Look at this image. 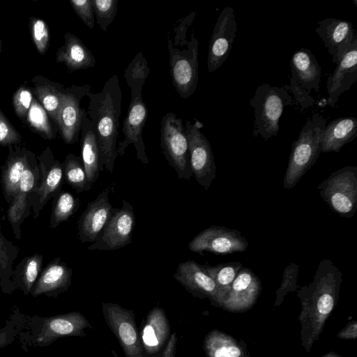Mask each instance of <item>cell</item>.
<instances>
[{"mask_svg":"<svg viewBox=\"0 0 357 357\" xmlns=\"http://www.w3.org/2000/svg\"><path fill=\"white\" fill-rule=\"evenodd\" d=\"M41 181V172L35 156L29 151L28 160L20 182L19 190L10 204L13 208L30 213Z\"/></svg>","mask_w":357,"mask_h":357,"instance_id":"4316f807","label":"cell"},{"mask_svg":"<svg viewBox=\"0 0 357 357\" xmlns=\"http://www.w3.org/2000/svg\"><path fill=\"white\" fill-rule=\"evenodd\" d=\"M292 103V97L284 86H272L269 84L259 85L250 100L255 114L252 135H260L264 140L276 136L283 110Z\"/></svg>","mask_w":357,"mask_h":357,"instance_id":"8992f818","label":"cell"},{"mask_svg":"<svg viewBox=\"0 0 357 357\" xmlns=\"http://www.w3.org/2000/svg\"><path fill=\"white\" fill-rule=\"evenodd\" d=\"M237 31L235 14L226 6L220 13L212 32L207 56L208 73L218 69L227 59Z\"/></svg>","mask_w":357,"mask_h":357,"instance_id":"5bb4252c","label":"cell"},{"mask_svg":"<svg viewBox=\"0 0 357 357\" xmlns=\"http://www.w3.org/2000/svg\"><path fill=\"white\" fill-rule=\"evenodd\" d=\"M290 84L297 86L307 94L312 90L319 92L321 67L310 50L301 48L295 52L290 61Z\"/></svg>","mask_w":357,"mask_h":357,"instance_id":"603a6c76","label":"cell"},{"mask_svg":"<svg viewBox=\"0 0 357 357\" xmlns=\"http://www.w3.org/2000/svg\"><path fill=\"white\" fill-rule=\"evenodd\" d=\"M316 32L337 64L354 41L357 39L351 22L340 19L327 17L317 22Z\"/></svg>","mask_w":357,"mask_h":357,"instance_id":"d6986e66","label":"cell"},{"mask_svg":"<svg viewBox=\"0 0 357 357\" xmlns=\"http://www.w3.org/2000/svg\"><path fill=\"white\" fill-rule=\"evenodd\" d=\"M43 257L36 253L24 258L16 266L12 278L16 286L24 295L31 292L43 266Z\"/></svg>","mask_w":357,"mask_h":357,"instance_id":"1f68e13d","label":"cell"},{"mask_svg":"<svg viewBox=\"0 0 357 357\" xmlns=\"http://www.w3.org/2000/svg\"><path fill=\"white\" fill-rule=\"evenodd\" d=\"M26 123L44 139L52 140L56 137L47 112L35 97L28 112Z\"/></svg>","mask_w":357,"mask_h":357,"instance_id":"d590c367","label":"cell"},{"mask_svg":"<svg viewBox=\"0 0 357 357\" xmlns=\"http://www.w3.org/2000/svg\"><path fill=\"white\" fill-rule=\"evenodd\" d=\"M29 31L38 53L45 54L50 45V31L46 22L39 17H31Z\"/></svg>","mask_w":357,"mask_h":357,"instance_id":"f35d334b","label":"cell"},{"mask_svg":"<svg viewBox=\"0 0 357 357\" xmlns=\"http://www.w3.org/2000/svg\"><path fill=\"white\" fill-rule=\"evenodd\" d=\"M174 278L194 296L208 298L220 307L218 287L203 265L191 259L182 262L178 265Z\"/></svg>","mask_w":357,"mask_h":357,"instance_id":"ac0fdd59","label":"cell"},{"mask_svg":"<svg viewBox=\"0 0 357 357\" xmlns=\"http://www.w3.org/2000/svg\"><path fill=\"white\" fill-rule=\"evenodd\" d=\"M135 223L133 207L123 200L121 208H116L109 222L89 250H115L132 242Z\"/></svg>","mask_w":357,"mask_h":357,"instance_id":"7c38bea8","label":"cell"},{"mask_svg":"<svg viewBox=\"0 0 357 357\" xmlns=\"http://www.w3.org/2000/svg\"><path fill=\"white\" fill-rule=\"evenodd\" d=\"M342 281L341 271L331 259H323L312 281L297 291L301 303L298 317L301 345L307 353L319 340L326 320L337 304Z\"/></svg>","mask_w":357,"mask_h":357,"instance_id":"6da1fadb","label":"cell"},{"mask_svg":"<svg viewBox=\"0 0 357 357\" xmlns=\"http://www.w3.org/2000/svg\"><path fill=\"white\" fill-rule=\"evenodd\" d=\"M321 357H342V356L337 355V354H335L333 351H330V352H328L326 354L323 355Z\"/></svg>","mask_w":357,"mask_h":357,"instance_id":"bcb514c9","label":"cell"},{"mask_svg":"<svg viewBox=\"0 0 357 357\" xmlns=\"http://www.w3.org/2000/svg\"><path fill=\"white\" fill-rule=\"evenodd\" d=\"M31 82L33 85L31 89L33 94L57 125L62 95L66 88L61 83L53 82L42 75L35 76Z\"/></svg>","mask_w":357,"mask_h":357,"instance_id":"f546056e","label":"cell"},{"mask_svg":"<svg viewBox=\"0 0 357 357\" xmlns=\"http://www.w3.org/2000/svg\"><path fill=\"white\" fill-rule=\"evenodd\" d=\"M317 189L335 213L344 218L353 217L357 208V167L346 166L337 170Z\"/></svg>","mask_w":357,"mask_h":357,"instance_id":"52a82bcc","label":"cell"},{"mask_svg":"<svg viewBox=\"0 0 357 357\" xmlns=\"http://www.w3.org/2000/svg\"><path fill=\"white\" fill-rule=\"evenodd\" d=\"M33 98L31 89L23 84L15 91L12 98V104L15 114L26 123L28 112Z\"/></svg>","mask_w":357,"mask_h":357,"instance_id":"60d3db41","label":"cell"},{"mask_svg":"<svg viewBox=\"0 0 357 357\" xmlns=\"http://www.w3.org/2000/svg\"><path fill=\"white\" fill-rule=\"evenodd\" d=\"M56 61L63 63L71 72L92 68L96 59L91 50L76 36L67 32L64 44L58 50Z\"/></svg>","mask_w":357,"mask_h":357,"instance_id":"f1b7e54d","label":"cell"},{"mask_svg":"<svg viewBox=\"0 0 357 357\" xmlns=\"http://www.w3.org/2000/svg\"><path fill=\"white\" fill-rule=\"evenodd\" d=\"M80 201L70 192L61 190L54 198L50 216V225L56 228L61 222L66 221L78 209Z\"/></svg>","mask_w":357,"mask_h":357,"instance_id":"e575fe53","label":"cell"},{"mask_svg":"<svg viewBox=\"0 0 357 357\" xmlns=\"http://www.w3.org/2000/svg\"><path fill=\"white\" fill-rule=\"evenodd\" d=\"M195 14L192 12L176 22L173 29L174 40L169 33L167 36L172 84L183 99L194 93L198 83V40L193 31L188 37Z\"/></svg>","mask_w":357,"mask_h":357,"instance_id":"277c9868","label":"cell"},{"mask_svg":"<svg viewBox=\"0 0 357 357\" xmlns=\"http://www.w3.org/2000/svg\"><path fill=\"white\" fill-rule=\"evenodd\" d=\"M326 119L319 113H314L306 121L294 142L289 162L283 180V187L293 188L303 176L314 165L321 153V133Z\"/></svg>","mask_w":357,"mask_h":357,"instance_id":"5b68a950","label":"cell"},{"mask_svg":"<svg viewBox=\"0 0 357 357\" xmlns=\"http://www.w3.org/2000/svg\"><path fill=\"white\" fill-rule=\"evenodd\" d=\"M1 50H2V41H1V39L0 38V54L1 52Z\"/></svg>","mask_w":357,"mask_h":357,"instance_id":"7dc6e473","label":"cell"},{"mask_svg":"<svg viewBox=\"0 0 357 357\" xmlns=\"http://www.w3.org/2000/svg\"><path fill=\"white\" fill-rule=\"evenodd\" d=\"M22 137L8 118L0 109V145L13 146L19 144Z\"/></svg>","mask_w":357,"mask_h":357,"instance_id":"b9f144b4","label":"cell"},{"mask_svg":"<svg viewBox=\"0 0 357 357\" xmlns=\"http://www.w3.org/2000/svg\"><path fill=\"white\" fill-rule=\"evenodd\" d=\"M1 357V356H0Z\"/></svg>","mask_w":357,"mask_h":357,"instance_id":"c3c4849f","label":"cell"},{"mask_svg":"<svg viewBox=\"0 0 357 357\" xmlns=\"http://www.w3.org/2000/svg\"><path fill=\"white\" fill-rule=\"evenodd\" d=\"M185 122V133L188 139L190 166L197 182L207 190L216 176V167L211 144L201 132L203 124Z\"/></svg>","mask_w":357,"mask_h":357,"instance_id":"9c48e42d","label":"cell"},{"mask_svg":"<svg viewBox=\"0 0 357 357\" xmlns=\"http://www.w3.org/2000/svg\"><path fill=\"white\" fill-rule=\"evenodd\" d=\"M38 160L41 172V181L31 208L34 218L38 217L47 202L61 191L64 180L62 163L55 159L49 146L40 153Z\"/></svg>","mask_w":357,"mask_h":357,"instance_id":"9a60e30c","label":"cell"},{"mask_svg":"<svg viewBox=\"0 0 357 357\" xmlns=\"http://www.w3.org/2000/svg\"><path fill=\"white\" fill-rule=\"evenodd\" d=\"M93 328L89 320L79 312H71L43 319L36 342L47 346L63 337H84Z\"/></svg>","mask_w":357,"mask_h":357,"instance_id":"e0dca14e","label":"cell"},{"mask_svg":"<svg viewBox=\"0 0 357 357\" xmlns=\"http://www.w3.org/2000/svg\"><path fill=\"white\" fill-rule=\"evenodd\" d=\"M62 165L65 181L77 192L88 191L91 188L81 156L69 153Z\"/></svg>","mask_w":357,"mask_h":357,"instance_id":"836d02e7","label":"cell"},{"mask_svg":"<svg viewBox=\"0 0 357 357\" xmlns=\"http://www.w3.org/2000/svg\"><path fill=\"white\" fill-rule=\"evenodd\" d=\"M113 190V187L107 188L88 203L77 222L79 238L82 243H94L111 218L116 209L109 199Z\"/></svg>","mask_w":357,"mask_h":357,"instance_id":"2e32d148","label":"cell"},{"mask_svg":"<svg viewBox=\"0 0 357 357\" xmlns=\"http://www.w3.org/2000/svg\"><path fill=\"white\" fill-rule=\"evenodd\" d=\"M160 146L178 177L189 180L193 174L190 166L188 139L182 119L174 112H167L161 120Z\"/></svg>","mask_w":357,"mask_h":357,"instance_id":"ba28073f","label":"cell"},{"mask_svg":"<svg viewBox=\"0 0 357 357\" xmlns=\"http://www.w3.org/2000/svg\"><path fill=\"white\" fill-rule=\"evenodd\" d=\"M357 80V39L341 58L327 79L328 104L334 107L339 96Z\"/></svg>","mask_w":357,"mask_h":357,"instance_id":"7402d4cb","label":"cell"},{"mask_svg":"<svg viewBox=\"0 0 357 357\" xmlns=\"http://www.w3.org/2000/svg\"><path fill=\"white\" fill-rule=\"evenodd\" d=\"M248 246V242L241 231L218 225L202 231L188 244L189 250L194 252L207 251L215 255L244 252Z\"/></svg>","mask_w":357,"mask_h":357,"instance_id":"8fae6325","label":"cell"},{"mask_svg":"<svg viewBox=\"0 0 357 357\" xmlns=\"http://www.w3.org/2000/svg\"><path fill=\"white\" fill-rule=\"evenodd\" d=\"M9 153L1 167V185L6 201L10 204L19 190L20 182L26 167L29 151L25 146H9Z\"/></svg>","mask_w":357,"mask_h":357,"instance_id":"d4e9b609","label":"cell"},{"mask_svg":"<svg viewBox=\"0 0 357 357\" xmlns=\"http://www.w3.org/2000/svg\"><path fill=\"white\" fill-rule=\"evenodd\" d=\"M91 89L89 84H73L66 88L62 95L57 126L63 140L68 144H74L78 139L85 111L80 107V102Z\"/></svg>","mask_w":357,"mask_h":357,"instance_id":"4fadbf2b","label":"cell"},{"mask_svg":"<svg viewBox=\"0 0 357 357\" xmlns=\"http://www.w3.org/2000/svg\"><path fill=\"white\" fill-rule=\"evenodd\" d=\"M337 337L342 340H356L357 338V321L349 322L346 327L341 330Z\"/></svg>","mask_w":357,"mask_h":357,"instance_id":"f6af8a7d","label":"cell"},{"mask_svg":"<svg viewBox=\"0 0 357 357\" xmlns=\"http://www.w3.org/2000/svg\"><path fill=\"white\" fill-rule=\"evenodd\" d=\"M170 324L165 311L159 307L151 310L142 322L139 334L145 357L158 354L170 337Z\"/></svg>","mask_w":357,"mask_h":357,"instance_id":"44dd1931","label":"cell"},{"mask_svg":"<svg viewBox=\"0 0 357 357\" xmlns=\"http://www.w3.org/2000/svg\"><path fill=\"white\" fill-rule=\"evenodd\" d=\"M87 114L93 122L100 151V169L112 173L117 156V137L121 108L119 77L112 75L97 93L88 92Z\"/></svg>","mask_w":357,"mask_h":357,"instance_id":"7a4b0ae2","label":"cell"},{"mask_svg":"<svg viewBox=\"0 0 357 357\" xmlns=\"http://www.w3.org/2000/svg\"><path fill=\"white\" fill-rule=\"evenodd\" d=\"M357 135V119L338 118L326 125L321 137V153L339 152Z\"/></svg>","mask_w":357,"mask_h":357,"instance_id":"83f0119b","label":"cell"},{"mask_svg":"<svg viewBox=\"0 0 357 357\" xmlns=\"http://www.w3.org/2000/svg\"><path fill=\"white\" fill-rule=\"evenodd\" d=\"M298 271L299 266L295 263H291L284 268L281 284L276 291L274 307L280 306L288 293L297 291L300 287L297 284Z\"/></svg>","mask_w":357,"mask_h":357,"instance_id":"ab89813d","label":"cell"},{"mask_svg":"<svg viewBox=\"0 0 357 357\" xmlns=\"http://www.w3.org/2000/svg\"><path fill=\"white\" fill-rule=\"evenodd\" d=\"M72 275V269L61 258L54 259L42 271L30 293L34 297L42 294L56 297L68 290Z\"/></svg>","mask_w":357,"mask_h":357,"instance_id":"cb8c5ba5","label":"cell"},{"mask_svg":"<svg viewBox=\"0 0 357 357\" xmlns=\"http://www.w3.org/2000/svg\"><path fill=\"white\" fill-rule=\"evenodd\" d=\"M69 2L81 20L92 29L95 24V15L91 0H70Z\"/></svg>","mask_w":357,"mask_h":357,"instance_id":"7bdbcfd3","label":"cell"},{"mask_svg":"<svg viewBox=\"0 0 357 357\" xmlns=\"http://www.w3.org/2000/svg\"><path fill=\"white\" fill-rule=\"evenodd\" d=\"M261 290L257 275L250 268L242 267L234 279L221 307L233 312L250 309Z\"/></svg>","mask_w":357,"mask_h":357,"instance_id":"ffe728a7","label":"cell"},{"mask_svg":"<svg viewBox=\"0 0 357 357\" xmlns=\"http://www.w3.org/2000/svg\"><path fill=\"white\" fill-rule=\"evenodd\" d=\"M177 341L176 333H173L162 350L153 357H176Z\"/></svg>","mask_w":357,"mask_h":357,"instance_id":"ee69618b","label":"cell"},{"mask_svg":"<svg viewBox=\"0 0 357 357\" xmlns=\"http://www.w3.org/2000/svg\"><path fill=\"white\" fill-rule=\"evenodd\" d=\"M150 73L146 59L142 52L137 53L124 71L123 76L130 89V100L127 115L123 122V139L119 143L117 155L123 156L129 145H133L137 158L148 165L142 137L143 128L148 118L146 105L142 98V87Z\"/></svg>","mask_w":357,"mask_h":357,"instance_id":"3957f363","label":"cell"},{"mask_svg":"<svg viewBox=\"0 0 357 357\" xmlns=\"http://www.w3.org/2000/svg\"><path fill=\"white\" fill-rule=\"evenodd\" d=\"M204 349L206 357H246V347L231 335L218 330L205 337Z\"/></svg>","mask_w":357,"mask_h":357,"instance_id":"4dcf8cb0","label":"cell"},{"mask_svg":"<svg viewBox=\"0 0 357 357\" xmlns=\"http://www.w3.org/2000/svg\"><path fill=\"white\" fill-rule=\"evenodd\" d=\"M206 273L214 280L218 290L220 307L226 298L238 273L243 267L240 262H228L215 266L203 265Z\"/></svg>","mask_w":357,"mask_h":357,"instance_id":"d6a6232c","label":"cell"},{"mask_svg":"<svg viewBox=\"0 0 357 357\" xmlns=\"http://www.w3.org/2000/svg\"><path fill=\"white\" fill-rule=\"evenodd\" d=\"M96 23L107 32L117 12L118 0H91Z\"/></svg>","mask_w":357,"mask_h":357,"instance_id":"74e56055","label":"cell"},{"mask_svg":"<svg viewBox=\"0 0 357 357\" xmlns=\"http://www.w3.org/2000/svg\"><path fill=\"white\" fill-rule=\"evenodd\" d=\"M102 315L126 357H145L132 310L117 303L102 302Z\"/></svg>","mask_w":357,"mask_h":357,"instance_id":"30bf717a","label":"cell"},{"mask_svg":"<svg viewBox=\"0 0 357 357\" xmlns=\"http://www.w3.org/2000/svg\"><path fill=\"white\" fill-rule=\"evenodd\" d=\"M81 158L91 186L98 179L100 169V151L93 122L84 111L81 123Z\"/></svg>","mask_w":357,"mask_h":357,"instance_id":"484cf974","label":"cell"},{"mask_svg":"<svg viewBox=\"0 0 357 357\" xmlns=\"http://www.w3.org/2000/svg\"><path fill=\"white\" fill-rule=\"evenodd\" d=\"M17 254V248L5 238L0 227V278L5 286L10 284L13 287V285L10 278L13 276L12 266Z\"/></svg>","mask_w":357,"mask_h":357,"instance_id":"8d00e7d4","label":"cell"}]
</instances>
